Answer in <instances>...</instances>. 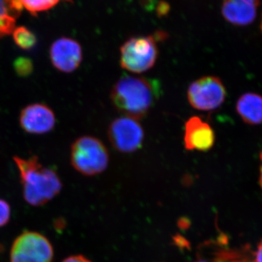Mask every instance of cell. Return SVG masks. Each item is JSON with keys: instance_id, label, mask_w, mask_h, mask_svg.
Instances as JSON below:
<instances>
[{"instance_id": "6da1fadb", "label": "cell", "mask_w": 262, "mask_h": 262, "mask_svg": "<svg viewBox=\"0 0 262 262\" xmlns=\"http://www.w3.org/2000/svg\"><path fill=\"white\" fill-rule=\"evenodd\" d=\"M158 81L125 75L114 84L110 93L113 106L125 117L139 120L151 111L159 98Z\"/></svg>"}, {"instance_id": "7a4b0ae2", "label": "cell", "mask_w": 262, "mask_h": 262, "mask_svg": "<svg viewBox=\"0 0 262 262\" xmlns=\"http://www.w3.org/2000/svg\"><path fill=\"white\" fill-rule=\"evenodd\" d=\"M23 186L24 200L33 206L46 204L61 192L62 183L53 169L39 163L37 157H14Z\"/></svg>"}, {"instance_id": "3957f363", "label": "cell", "mask_w": 262, "mask_h": 262, "mask_svg": "<svg viewBox=\"0 0 262 262\" xmlns=\"http://www.w3.org/2000/svg\"><path fill=\"white\" fill-rule=\"evenodd\" d=\"M70 159L72 166L79 173L92 177L106 170L110 163V154L100 139L83 136L72 144Z\"/></svg>"}, {"instance_id": "277c9868", "label": "cell", "mask_w": 262, "mask_h": 262, "mask_svg": "<svg viewBox=\"0 0 262 262\" xmlns=\"http://www.w3.org/2000/svg\"><path fill=\"white\" fill-rule=\"evenodd\" d=\"M158 58V48L152 36H140L127 39L120 48L122 69L134 74L151 70Z\"/></svg>"}, {"instance_id": "5b68a950", "label": "cell", "mask_w": 262, "mask_h": 262, "mask_svg": "<svg viewBox=\"0 0 262 262\" xmlns=\"http://www.w3.org/2000/svg\"><path fill=\"white\" fill-rule=\"evenodd\" d=\"M226 96L225 84L215 76L201 77L189 84L187 90L189 104L200 111L217 110L225 102Z\"/></svg>"}, {"instance_id": "8992f818", "label": "cell", "mask_w": 262, "mask_h": 262, "mask_svg": "<svg viewBox=\"0 0 262 262\" xmlns=\"http://www.w3.org/2000/svg\"><path fill=\"white\" fill-rule=\"evenodd\" d=\"M53 246L42 234L25 231L13 242L10 251L11 262H52Z\"/></svg>"}, {"instance_id": "52a82bcc", "label": "cell", "mask_w": 262, "mask_h": 262, "mask_svg": "<svg viewBox=\"0 0 262 262\" xmlns=\"http://www.w3.org/2000/svg\"><path fill=\"white\" fill-rule=\"evenodd\" d=\"M107 133L114 149L121 153H133L140 149L145 134L139 120L125 116L115 119Z\"/></svg>"}, {"instance_id": "ba28073f", "label": "cell", "mask_w": 262, "mask_h": 262, "mask_svg": "<svg viewBox=\"0 0 262 262\" xmlns=\"http://www.w3.org/2000/svg\"><path fill=\"white\" fill-rule=\"evenodd\" d=\"M50 58L56 70L71 73L77 70L82 63V47L72 38H59L50 48Z\"/></svg>"}, {"instance_id": "9c48e42d", "label": "cell", "mask_w": 262, "mask_h": 262, "mask_svg": "<svg viewBox=\"0 0 262 262\" xmlns=\"http://www.w3.org/2000/svg\"><path fill=\"white\" fill-rule=\"evenodd\" d=\"M20 126L31 134H45L49 133L56 125V115L47 105L33 103L28 105L20 113Z\"/></svg>"}, {"instance_id": "30bf717a", "label": "cell", "mask_w": 262, "mask_h": 262, "mask_svg": "<svg viewBox=\"0 0 262 262\" xmlns=\"http://www.w3.org/2000/svg\"><path fill=\"white\" fill-rule=\"evenodd\" d=\"M215 134L209 123L201 117H190L184 126V147L188 151H208L214 146Z\"/></svg>"}, {"instance_id": "8fae6325", "label": "cell", "mask_w": 262, "mask_h": 262, "mask_svg": "<svg viewBox=\"0 0 262 262\" xmlns=\"http://www.w3.org/2000/svg\"><path fill=\"white\" fill-rule=\"evenodd\" d=\"M259 0H225L222 15L229 23L246 26L256 18Z\"/></svg>"}, {"instance_id": "7c38bea8", "label": "cell", "mask_w": 262, "mask_h": 262, "mask_svg": "<svg viewBox=\"0 0 262 262\" xmlns=\"http://www.w3.org/2000/svg\"><path fill=\"white\" fill-rule=\"evenodd\" d=\"M236 110L246 123L258 125L262 122V96L248 93L239 97Z\"/></svg>"}, {"instance_id": "4fadbf2b", "label": "cell", "mask_w": 262, "mask_h": 262, "mask_svg": "<svg viewBox=\"0 0 262 262\" xmlns=\"http://www.w3.org/2000/svg\"><path fill=\"white\" fill-rule=\"evenodd\" d=\"M22 10L17 0H0V39L12 34Z\"/></svg>"}, {"instance_id": "5bb4252c", "label": "cell", "mask_w": 262, "mask_h": 262, "mask_svg": "<svg viewBox=\"0 0 262 262\" xmlns=\"http://www.w3.org/2000/svg\"><path fill=\"white\" fill-rule=\"evenodd\" d=\"M12 34L15 44L21 49H32L37 43L35 34L27 27H19L15 28Z\"/></svg>"}, {"instance_id": "9a60e30c", "label": "cell", "mask_w": 262, "mask_h": 262, "mask_svg": "<svg viewBox=\"0 0 262 262\" xmlns=\"http://www.w3.org/2000/svg\"><path fill=\"white\" fill-rule=\"evenodd\" d=\"M22 9H25L32 15L47 11L54 8L61 0H17Z\"/></svg>"}, {"instance_id": "2e32d148", "label": "cell", "mask_w": 262, "mask_h": 262, "mask_svg": "<svg viewBox=\"0 0 262 262\" xmlns=\"http://www.w3.org/2000/svg\"><path fill=\"white\" fill-rule=\"evenodd\" d=\"M15 71L20 77H27L32 74L34 66L32 60L26 57H19L13 63Z\"/></svg>"}, {"instance_id": "e0dca14e", "label": "cell", "mask_w": 262, "mask_h": 262, "mask_svg": "<svg viewBox=\"0 0 262 262\" xmlns=\"http://www.w3.org/2000/svg\"><path fill=\"white\" fill-rule=\"evenodd\" d=\"M213 262H253L234 251H223L217 253Z\"/></svg>"}, {"instance_id": "ac0fdd59", "label": "cell", "mask_w": 262, "mask_h": 262, "mask_svg": "<svg viewBox=\"0 0 262 262\" xmlns=\"http://www.w3.org/2000/svg\"><path fill=\"white\" fill-rule=\"evenodd\" d=\"M11 215L10 205L8 202L0 199V228L9 222Z\"/></svg>"}, {"instance_id": "d6986e66", "label": "cell", "mask_w": 262, "mask_h": 262, "mask_svg": "<svg viewBox=\"0 0 262 262\" xmlns=\"http://www.w3.org/2000/svg\"><path fill=\"white\" fill-rule=\"evenodd\" d=\"M62 262H92L82 255H75L65 258Z\"/></svg>"}, {"instance_id": "ffe728a7", "label": "cell", "mask_w": 262, "mask_h": 262, "mask_svg": "<svg viewBox=\"0 0 262 262\" xmlns=\"http://www.w3.org/2000/svg\"><path fill=\"white\" fill-rule=\"evenodd\" d=\"M253 262H262V241L258 244L256 254H255V260Z\"/></svg>"}, {"instance_id": "44dd1931", "label": "cell", "mask_w": 262, "mask_h": 262, "mask_svg": "<svg viewBox=\"0 0 262 262\" xmlns=\"http://www.w3.org/2000/svg\"><path fill=\"white\" fill-rule=\"evenodd\" d=\"M260 158H261V163H262V151L261 153V155H260ZM259 183H260V185H261V187L262 189V164L261 165V168H260Z\"/></svg>"}, {"instance_id": "7402d4cb", "label": "cell", "mask_w": 262, "mask_h": 262, "mask_svg": "<svg viewBox=\"0 0 262 262\" xmlns=\"http://www.w3.org/2000/svg\"><path fill=\"white\" fill-rule=\"evenodd\" d=\"M193 262H213V261H208V260L204 259V258H203V259H198V260H196V261H194Z\"/></svg>"}, {"instance_id": "603a6c76", "label": "cell", "mask_w": 262, "mask_h": 262, "mask_svg": "<svg viewBox=\"0 0 262 262\" xmlns=\"http://www.w3.org/2000/svg\"><path fill=\"white\" fill-rule=\"evenodd\" d=\"M261 32H262V20H261Z\"/></svg>"}]
</instances>
